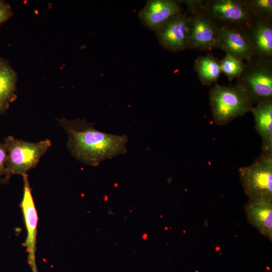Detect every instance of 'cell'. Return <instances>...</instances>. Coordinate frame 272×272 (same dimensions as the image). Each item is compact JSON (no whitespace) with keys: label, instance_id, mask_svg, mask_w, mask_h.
Segmentation results:
<instances>
[{"label":"cell","instance_id":"7c38bea8","mask_svg":"<svg viewBox=\"0 0 272 272\" xmlns=\"http://www.w3.org/2000/svg\"><path fill=\"white\" fill-rule=\"evenodd\" d=\"M246 29L253 49V57L272 60V20L253 18Z\"/></svg>","mask_w":272,"mask_h":272},{"label":"cell","instance_id":"4fadbf2b","mask_svg":"<svg viewBox=\"0 0 272 272\" xmlns=\"http://www.w3.org/2000/svg\"><path fill=\"white\" fill-rule=\"evenodd\" d=\"M248 223L272 241V202L249 201L244 207Z\"/></svg>","mask_w":272,"mask_h":272},{"label":"cell","instance_id":"6da1fadb","mask_svg":"<svg viewBox=\"0 0 272 272\" xmlns=\"http://www.w3.org/2000/svg\"><path fill=\"white\" fill-rule=\"evenodd\" d=\"M58 122L68 135L67 148L76 159L85 164L97 166L103 161L127 153L125 134L102 132L93 123L80 118H62Z\"/></svg>","mask_w":272,"mask_h":272},{"label":"cell","instance_id":"ba28073f","mask_svg":"<svg viewBox=\"0 0 272 272\" xmlns=\"http://www.w3.org/2000/svg\"><path fill=\"white\" fill-rule=\"evenodd\" d=\"M189 13L183 12L172 17L156 31L160 46L172 52L188 49Z\"/></svg>","mask_w":272,"mask_h":272},{"label":"cell","instance_id":"d6986e66","mask_svg":"<svg viewBox=\"0 0 272 272\" xmlns=\"http://www.w3.org/2000/svg\"><path fill=\"white\" fill-rule=\"evenodd\" d=\"M7 149L5 144L0 143V184L8 182L12 176L6 165Z\"/></svg>","mask_w":272,"mask_h":272},{"label":"cell","instance_id":"52a82bcc","mask_svg":"<svg viewBox=\"0 0 272 272\" xmlns=\"http://www.w3.org/2000/svg\"><path fill=\"white\" fill-rule=\"evenodd\" d=\"M221 28L201 10L189 13L188 49L209 51L216 48Z\"/></svg>","mask_w":272,"mask_h":272},{"label":"cell","instance_id":"9c48e42d","mask_svg":"<svg viewBox=\"0 0 272 272\" xmlns=\"http://www.w3.org/2000/svg\"><path fill=\"white\" fill-rule=\"evenodd\" d=\"M24 187L20 204L27 230L26 240L24 244L28 253V262L33 272H37L35 263V251L38 216L33 200L27 174L23 176Z\"/></svg>","mask_w":272,"mask_h":272},{"label":"cell","instance_id":"277c9868","mask_svg":"<svg viewBox=\"0 0 272 272\" xmlns=\"http://www.w3.org/2000/svg\"><path fill=\"white\" fill-rule=\"evenodd\" d=\"M245 92L252 105L272 100V60L252 58L235 84Z\"/></svg>","mask_w":272,"mask_h":272},{"label":"cell","instance_id":"ffe728a7","mask_svg":"<svg viewBox=\"0 0 272 272\" xmlns=\"http://www.w3.org/2000/svg\"><path fill=\"white\" fill-rule=\"evenodd\" d=\"M13 13L11 6L3 0H0V25L9 20Z\"/></svg>","mask_w":272,"mask_h":272},{"label":"cell","instance_id":"2e32d148","mask_svg":"<svg viewBox=\"0 0 272 272\" xmlns=\"http://www.w3.org/2000/svg\"><path fill=\"white\" fill-rule=\"evenodd\" d=\"M194 70L200 83L208 86L217 81L221 73L220 61L210 53L196 58Z\"/></svg>","mask_w":272,"mask_h":272},{"label":"cell","instance_id":"5bb4252c","mask_svg":"<svg viewBox=\"0 0 272 272\" xmlns=\"http://www.w3.org/2000/svg\"><path fill=\"white\" fill-rule=\"evenodd\" d=\"M262 141V152L272 154V100L259 102L251 111Z\"/></svg>","mask_w":272,"mask_h":272},{"label":"cell","instance_id":"7a4b0ae2","mask_svg":"<svg viewBox=\"0 0 272 272\" xmlns=\"http://www.w3.org/2000/svg\"><path fill=\"white\" fill-rule=\"evenodd\" d=\"M209 96L213 121L219 125L244 115L253 107L245 92L236 84L224 86L216 83L211 88Z\"/></svg>","mask_w":272,"mask_h":272},{"label":"cell","instance_id":"e0dca14e","mask_svg":"<svg viewBox=\"0 0 272 272\" xmlns=\"http://www.w3.org/2000/svg\"><path fill=\"white\" fill-rule=\"evenodd\" d=\"M245 6L254 19L272 20L271 0H244Z\"/></svg>","mask_w":272,"mask_h":272},{"label":"cell","instance_id":"8fae6325","mask_svg":"<svg viewBox=\"0 0 272 272\" xmlns=\"http://www.w3.org/2000/svg\"><path fill=\"white\" fill-rule=\"evenodd\" d=\"M182 12L178 1L149 0L139 13L141 23L151 31H156L172 17Z\"/></svg>","mask_w":272,"mask_h":272},{"label":"cell","instance_id":"30bf717a","mask_svg":"<svg viewBox=\"0 0 272 272\" xmlns=\"http://www.w3.org/2000/svg\"><path fill=\"white\" fill-rule=\"evenodd\" d=\"M246 27H221L216 48L243 60H250L253 57V51Z\"/></svg>","mask_w":272,"mask_h":272},{"label":"cell","instance_id":"3957f363","mask_svg":"<svg viewBox=\"0 0 272 272\" xmlns=\"http://www.w3.org/2000/svg\"><path fill=\"white\" fill-rule=\"evenodd\" d=\"M249 201L272 202V154L262 152L251 165L239 169Z\"/></svg>","mask_w":272,"mask_h":272},{"label":"cell","instance_id":"ac0fdd59","mask_svg":"<svg viewBox=\"0 0 272 272\" xmlns=\"http://www.w3.org/2000/svg\"><path fill=\"white\" fill-rule=\"evenodd\" d=\"M220 64L221 72L226 74L229 81H232L240 76L244 70L246 63L242 59L226 54L220 61Z\"/></svg>","mask_w":272,"mask_h":272},{"label":"cell","instance_id":"8992f818","mask_svg":"<svg viewBox=\"0 0 272 272\" xmlns=\"http://www.w3.org/2000/svg\"><path fill=\"white\" fill-rule=\"evenodd\" d=\"M199 10L220 27H246L253 19L244 0L203 1Z\"/></svg>","mask_w":272,"mask_h":272},{"label":"cell","instance_id":"5b68a950","mask_svg":"<svg viewBox=\"0 0 272 272\" xmlns=\"http://www.w3.org/2000/svg\"><path fill=\"white\" fill-rule=\"evenodd\" d=\"M4 144L7 149L6 165L11 176L26 174L28 170L36 167L41 157L51 146L48 139L31 143L12 136L7 137Z\"/></svg>","mask_w":272,"mask_h":272},{"label":"cell","instance_id":"44dd1931","mask_svg":"<svg viewBox=\"0 0 272 272\" xmlns=\"http://www.w3.org/2000/svg\"><path fill=\"white\" fill-rule=\"evenodd\" d=\"M178 2L181 4L185 5L187 12L191 13L200 10L203 0H182Z\"/></svg>","mask_w":272,"mask_h":272},{"label":"cell","instance_id":"9a60e30c","mask_svg":"<svg viewBox=\"0 0 272 272\" xmlns=\"http://www.w3.org/2000/svg\"><path fill=\"white\" fill-rule=\"evenodd\" d=\"M17 75L9 62L0 57V115L5 114L17 98Z\"/></svg>","mask_w":272,"mask_h":272}]
</instances>
